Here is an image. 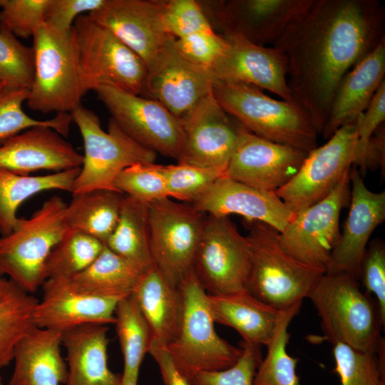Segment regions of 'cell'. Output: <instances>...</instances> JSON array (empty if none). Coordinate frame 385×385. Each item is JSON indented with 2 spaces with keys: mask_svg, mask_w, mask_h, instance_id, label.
I'll use <instances>...</instances> for the list:
<instances>
[{
  "mask_svg": "<svg viewBox=\"0 0 385 385\" xmlns=\"http://www.w3.org/2000/svg\"><path fill=\"white\" fill-rule=\"evenodd\" d=\"M0 385H4V384L2 383V378H1V376H0Z\"/></svg>",
  "mask_w": 385,
  "mask_h": 385,
  "instance_id": "cell-53",
  "label": "cell"
},
{
  "mask_svg": "<svg viewBox=\"0 0 385 385\" xmlns=\"http://www.w3.org/2000/svg\"><path fill=\"white\" fill-rule=\"evenodd\" d=\"M180 122L184 141L178 163L226 170L244 127L223 110L212 92Z\"/></svg>",
  "mask_w": 385,
  "mask_h": 385,
  "instance_id": "cell-15",
  "label": "cell"
},
{
  "mask_svg": "<svg viewBox=\"0 0 385 385\" xmlns=\"http://www.w3.org/2000/svg\"><path fill=\"white\" fill-rule=\"evenodd\" d=\"M49 0H0V27L16 37H33L43 23Z\"/></svg>",
  "mask_w": 385,
  "mask_h": 385,
  "instance_id": "cell-45",
  "label": "cell"
},
{
  "mask_svg": "<svg viewBox=\"0 0 385 385\" xmlns=\"http://www.w3.org/2000/svg\"><path fill=\"white\" fill-rule=\"evenodd\" d=\"M95 91L121 130L146 149L178 160L183 146L181 122L160 102L103 85Z\"/></svg>",
  "mask_w": 385,
  "mask_h": 385,
  "instance_id": "cell-13",
  "label": "cell"
},
{
  "mask_svg": "<svg viewBox=\"0 0 385 385\" xmlns=\"http://www.w3.org/2000/svg\"><path fill=\"white\" fill-rule=\"evenodd\" d=\"M34 76L32 46H25L7 29L0 27V83L29 90Z\"/></svg>",
  "mask_w": 385,
  "mask_h": 385,
  "instance_id": "cell-41",
  "label": "cell"
},
{
  "mask_svg": "<svg viewBox=\"0 0 385 385\" xmlns=\"http://www.w3.org/2000/svg\"><path fill=\"white\" fill-rule=\"evenodd\" d=\"M308 153L261 138L243 128L225 177L275 192L298 172Z\"/></svg>",
  "mask_w": 385,
  "mask_h": 385,
  "instance_id": "cell-19",
  "label": "cell"
},
{
  "mask_svg": "<svg viewBox=\"0 0 385 385\" xmlns=\"http://www.w3.org/2000/svg\"><path fill=\"white\" fill-rule=\"evenodd\" d=\"M114 187L123 195L146 204L169 197L165 177L155 163L126 168L115 178Z\"/></svg>",
  "mask_w": 385,
  "mask_h": 385,
  "instance_id": "cell-42",
  "label": "cell"
},
{
  "mask_svg": "<svg viewBox=\"0 0 385 385\" xmlns=\"http://www.w3.org/2000/svg\"><path fill=\"white\" fill-rule=\"evenodd\" d=\"M301 306L297 304L284 311L273 337L266 346V356L256 370L252 385H299L296 372L298 359L288 354L287 346L290 337L289 325Z\"/></svg>",
  "mask_w": 385,
  "mask_h": 385,
  "instance_id": "cell-36",
  "label": "cell"
},
{
  "mask_svg": "<svg viewBox=\"0 0 385 385\" xmlns=\"http://www.w3.org/2000/svg\"><path fill=\"white\" fill-rule=\"evenodd\" d=\"M148 353L158 364L165 385H192L178 370L165 346L152 339Z\"/></svg>",
  "mask_w": 385,
  "mask_h": 385,
  "instance_id": "cell-50",
  "label": "cell"
},
{
  "mask_svg": "<svg viewBox=\"0 0 385 385\" xmlns=\"http://www.w3.org/2000/svg\"><path fill=\"white\" fill-rule=\"evenodd\" d=\"M72 34L84 96L103 85L144 95L146 66L112 32L86 14L76 19Z\"/></svg>",
  "mask_w": 385,
  "mask_h": 385,
  "instance_id": "cell-7",
  "label": "cell"
},
{
  "mask_svg": "<svg viewBox=\"0 0 385 385\" xmlns=\"http://www.w3.org/2000/svg\"><path fill=\"white\" fill-rule=\"evenodd\" d=\"M207 300L215 322L233 328L244 342L260 346L269 344L285 311L267 304L246 289L207 294Z\"/></svg>",
  "mask_w": 385,
  "mask_h": 385,
  "instance_id": "cell-29",
  "label": "cell"
},
{
  "mask_svg": "<svg viewBox=\"0 0 385 385\" xmlns=\"http://www.w3.org/2000/svg\"><path fill=\"white\" fill-rule=\"evenodd\" d=\"M350 194L349 173L324 198L295 213L279 233L282 248L300 262L326 273L341 237L340 212L349 203Z\"/></svg>",
  "mask_w": 385,
  "mask_h": 385,
  "instance_id": "cell-14",
  "label": "cell"
},
{
  "mask_svg": "<svg viewBox=\"0 0 385 385\" xmlns=\"http://www.w3.org/2000/svg\"><path fill=\"white\" fill-rule=\"evenodd\" d=\"M179 287L184 300L181 326L177 337L165 346L178 370L190 380L199 372L232 366L242 347L232 345L216 332L207 293L192 270Z\"/></svg>",
  "mask_w": 385,
  "mask_h": 385,
  "instance_id": "cell-6",
  "label": "cell"
},
{
  "mask_svg": "<svg viewBox=\"0 0 385 385\" xmlns=\"http://www.w3.org/2000/svg\"><path fill=\"white\" fill-rule=\"evenodd\" d=\"M124 196L120 192L106 189L73 195L66 210L69 228L91 235L105 245L118 223Z\"/></svg>",
  "mask_w": 385,
  "mask_h": 385,
  "instance_id": "cell-33",
  "label": "cell"
},
{
  "mask_svg": "<svg viewBox=\"0 0 385 385\" xmlns=\"http://www.w3.org/2000/svg\"><path fill=\"white\" fill-rule=\"evenodd\" d=\"M207 215L192 205L166 197L148 204L151 255L154 265L179 287L192 270Z\"/></svg>",
  "mask_w": 385,
  "mask_h": 385,
  "instance_id": "cell-10",
  "label": "cell"
},
{
  "mask_svg": "<svg viewBox=\"0 0 385 385\" xmlns=\"http://www.w3.org/2000/svg\"><path fill=\"white\" fill-rule=\"evenodd\" d=\"M313 1L230 0L205 1L201 6L210 9L211 19L222 34H237L265 46L274 43Z\"/></svg>",
  "mask_w": 385,
  "mask_h": 385,
  "instance_id": "cell-16",
  "label": "cell"
},
{
  "mask_svg": "<svg viewBox=\"0 0 385 385\" xmlns=\"http://www.w3.org/2000/svg\"><path fill=\"white\" fill-rule=\"evenodd\" d=\"M191 205L206 215L235 214L247 222H263L279 233L295 216L274 192L258 190L226 177L217 180Z\"/></svg>",
  "mask_w": 385,
  "mask_h": 385,
  "instance_id": "cell-22",
  "label": "cell"
},
{
  "mask_svg": "<svg viewBox=\"0 0 385 385\" xmlns=\"http://www.w3.org/2000/svg\"><path fill=\"white\" fill-rule=\"evenodd\" d=\"M165 0H105L88 14L108 29L143 61L148 68L173 37L163 23Z\"/></svg>",
  "mask_w": 385,
  "mask_h": 385,
  "instance_id": "cell-20",
  "label": "cell"
},
{
  "mask_svg": "<svg viewBox=\"0 0 385 385\" xmlns=\"http://www.w3.org/2000/svg\"><path fill=\"white\" fill-rule=\"evenodd\" d=\"M6 86L4 83H0V90L5 87Z\"/></svg>",
  "mask_w": 385,
  "mask_h": 385,
  "instance_id": "cell-52",
  "label": "cell"
},
{
  "mask_svg": "<svg viewBox=\"0 0 385 385\" xmlns=\"http://www.w3.org/2000/svg\"><path fill=\"white\" fill-rule=\"evenodd\" d=\"M132 294L152 339L167 346L177 337L183 319L184 300L180 287L170 283L153 265L142 273Z\"/></svg>",
  "mask_w": 385,
  "mask_h": 385,
  "instance_id": "cell-28",
  "label": "cell"
},
{
  "mask_svg": "<svg viewBox=\"0 0 385 385\" xmlns=\"http://www.w3.org/2000/svg\"><path fill=\"white\" fill-rule=\"evenodd\" d=\"M242 354L237 361L227 369L202 371L194 375L192 385H252L256 370L261 362V346L242 341Z\"/></svg>",
  "mask_w": 385,
  "mask_h": 385,
  "instance_id": "cell-43",
  "label": "cell"
},
{
  "mask_svg": "<svg viewBox=\"0 0 385 385\" xmlns=\"http://www.w3.org/2000/svg\"><path fill=\"white\" fill-rule=\"evenodd\" d=\"M170 39L148 68L144 95L160 102L180 120L212 92V72L187 61Z\"/></svg>",
  "mask_w": 385,
  "mask_h": 385,
  "instance_id": "cell-17",
  "label": "cell"
},
{
  "mask_svg": "<svg viewBox=\"0 0 385 385\" xmlns=\"http://www.w3.org/2000/svg\"><path fill=\"white\" fill-rule=\"evenodd\" d=\"M212 93L223 110L251 133L309 153L318 133L298 105L275 100L249 83L215 80Z\"/></svg>",
  "mask_w": 385,
  "mask_h": 385,
  "instance_id": "cell-3",
  "label": "cell"
},
{
  "mask_svg": "<svg viewBox=\"0 0 385 385\" xmlns=\"http://www.w3.org/2000/svg\"><path fill=\"white\" fill-rule=\"evenodd\" d=\"M38 300L9 278L0 275V369L13 361L17 344L36 328Z\"/></svg>",
  "mask_w": 385,
  "mask_h": 385,
  "instance_id": "cell-34",
  "label": "cell"
},
{
  "mask_svg": "<svg viewBox=\"0 0 385 385\" xmlns=\"http://www.w3.org/2000/svg\"><path fill=\"white\" fill-rule=\"evenodd\" d=\"M104 2L105 0H49L43 22L58 31L70 32L79 16L98 9Z\"/></svg>",
  "mask_w": 385,
  "mask_h": 385,
  "instance_id": "cell-48",
  "label": "cell"
},
{
  "mask_svg": "<svg viewBox=\"0 0 385 385\" xmlns=\"http://www.w3.org/2000/svg\"><path fill=\"white\" fill-rule=\"evenodd\" d=\"M163 23L167 33L175 39L215 31L200 2L194 0L166 1Z\"/></svg>",
  "mask_w": 385,
  "mask_h": 385,
  "instance_id": "cell-44",
  "label": "cell"
},
{
  "mask_svg": "<svg viewBox=\"0 0 385 385\" xmlns=\"http://www.w3.org/2000/svg\"><path fill=\"white\" fill-rule=\"evenodd\" d=\"M344 273H325L309 298L320 318L324 338L360 352H377L384 345L383 322L376 299Z\"/></svg>",
  "mask_w": 385,
  "mask_h": 385,
  "instance_id": "cell-2",
  "label": "cell"
},
{
  "mask_svg": "<svg viewBox=\"0 0 385 385\" xmlns=\"http://www.w3.org/2000/svg\"><path fill=\"white\" fill-rule=\"evenodd\" d=\"M122 385H138V381L122 379Z\"/></svg>",
  "mask_w": 385,
  "mask_h": 385,
  "instance_id": "cell-51",
  "label": "cell"
},
{
  "mask_svg": "<svg viewBox=\"0 0 385 385\" xmlns=\"http://www.w3.org/2000/svg\"><path fill=\"white\" fill-rule=\"evenodd\" d=\"M376 0H314L273 43L285 55L294 98L322 133L344 76L384 36Z\"/></svg>",
  "mask_w": 385,
  "mask_h": 385,
  "instance_id": "cell-1",
  "label": "cell"
},
{
  "mask_svg": "<svg viewBox=\"0 0 385 385\" xmlns=\"http://www.w3.org/2000/svg\"><path fill=\"white\" fill-rule=\"evenodd\" d=\"M141 274L142 272L105 245L86 269L67 279L79 292L120 299L133 294Z\"/></svg>",
  "mask_w": 385,
  "mask_h": 385,
  "instance_id": "cell-31",
  "label": "cell"
},
{
  "mask_svg": "<svg viewBox=\"0 0 385 385\" xmlns=\"http://www.w3.org/2000/svg\"><path fill=\"white\" fill-rule=\"evenodd\" d=\"M221 35L225 47L212 68L215 80L252 84L299 106L289 86L287 61L280 49L256 44L237 34Z\"/></svg>",
  "mask_w": 385,
  "mask_h": 385,
  "instance_id": "cell-18",
  "label": "cell"
},
{
  "mask_svg": "<svg viewBox=\"0 0 385 385\" xmlns=\"http://www.w3.org/2000/svg\"><path fill=\"white\" fill-rule=\"evenodd\" d=\"M333 345L334 371L341 385H385L384 345L377 352H360L342 343Z\"/></svg>",
  "mask_w": 385,
  "mask_h": 385,
  "instance_id": "cell-39",
  "label": "cell"
},
{
  "mask_svg": "<svg viewBox=\"0 0 385 385\" xmlns=\"http://www.w3.org/2000/svg\"><path fill=\"white\" fill-rule=\"evenodd\" d=\"M359 279L364 291L375 296L385 323V245L382 240L375 238L368 243L361 262Z\"/></svg>",
  "mask_w": 385,
  "mask_h": 385,
  "instance_id": "cell-46",
  "label": "cell"
},
{
  "mask_svg": "<svg viewBox=\"0 0 385 385\" xmlns=\"http://www.w3.org/2000/svg\"><path fill=\"white\" fill-rule=\"evenodd\" d=\"M43 296L34 314L36 327L66 332L86 324L115 322L119 299L88 294L75 289L67 278H51L41 286Z\"/></svg>",
  "mask_w": 385,
  "mask_h": 385,
  "instance_id": "cell-23",
  "label": "cell"
},
{
  "mask_svg": "<svg viewBox=\"0 0 385 385\" xmlns=\"http://www.w3.org/2000/svg\"><path fill=\"white\" fill-rule=\"evenodd\" d=\"M385 37L344 76L334 97L322 134L329 138L340 127L356 121L384 81Z\"/></svg>",
  "mask_w": 385,
  "mask_h": 385,
  "instance_id": "cell-25",
  "label": "cell"
},
{
  "mask_svg": "<svg viewBox=\"0 0 385 385\" xmlns=\"http://www.w3.org/2000/svg\"><path fill=\"white\" fill-rule=\"evenodd\" d=\"M246 223L250 255L246 290L279 310L302 304L325 272L287 254L273 227L260 222Z\"/></svg>",
  "mask_w": 385,
  "mask_h": 385,
  "instance_id": "cell-4",
  "label": "cell"
},
{
  "mask_svg": "<svg viewBox=\"0 0 385 385\" xmlns=\"http://www.w3.org/2000/svg\"><path fill=\"white\" fill-rule=\"evenodd\" d=\"M71 115L84 145L73 195L101 189L117 191L114 181L124 169L137 163H154L156 153L134 141L111 118L106 132L98 115L81 104Z\"/></svg>",
  "mask_w": 385,
  "mask_h": 385,
  "instance_id": "cell-9",
  "label": "cell"
},
{
  "mask_svg": "<svg viewBox=\"0 0 385 385\" xmlns=\"http://www.w3.org/2000/svg\"><path fill=\"white\" fill-rule=\"evenodd\" d=\"M81 168L46 175H21L0 168V234L6 235L15 227L19 206L33 195L51 190L72 193Z\"/></svg>",
  "mask_w": 385,
  "mask_h": 385,
  "instance_id": "cell-30",
  "label": "cell"
},
{
  "mask_svg": "<svg viewBox=\"0 0 385 385\" xmlns=\"http://www.w3.org/2000/svg\"><path fill=\"white\" fill-rule=\"evenodd\" d=\"M67 204L58 195L45 201L29 218H19L14 230L0 237V275L31 294L46 281L45 262L70 228Z\"/></svg>",
  "mask_w": 385,
  "mask_h": 385,
  "instance_id": "cell-5",
  "label": "cell"
},
{
  "mask_svg": "<svg viewBox=\"0 0 385 385\" xmlns=\"http://www.w3.org/2000/svg\"><path fill=\"white\" fill-rule=\"evenodd\" d=\"M385 119V81L382 82L370 103L357 120V142L354 165L361 167L371 138Z\"/></svg>",
  "mask_w": 385,
  "mask_h": 385,
  "instance_id": "cell-49",
  "label": "cell"
},
{
  "mask_svg": "<svg viewBox=\"0 0 385 385\" xmlns=\"http://www.w3.org/2000/svg\"><path fill=\"white\" fill-rule=\"evenodd\" d=\"M32 38L34 76L27 106L44 114L71 113L84 96L72 30L60 32L43 22Z\"/></svg>",
  "mask_w": 385,
  "mask_h": 385,
  "instance_id": "cell-8",
  "label": "cell"
},
{
  "mask_svg": "<svg viewBox=\"0 0 385 385\" xmlns=\"http://www.w3.org/2000/svg\"><path fill=\"white\" fill-rule=\"evenodd\" d=\"M249 245L227 216L207 215L192 271L208 294L246 289Z\"/></svg>",
  "mask_w": 385,
  "mask_h": 385,
  "instance_id": "cell-11",
  "label": "cell"
},
{
  "mask_svg": "<svg viewBox=\"0 0 385 385\" xmlns=\"http://www.w3.org/2000/svg\"><path fill=\"white\" fill-rule=\"evenodd\" d=\"M174 45L187 61L212 71L225 49V41L215 31H202L175 38Z\"/></svg>",
  "mask_w": 385,
  "mask_h": 385,
  "instance_id": "cell-47",
  "label": "cell"
},
{
  "mask_svg": "<svg viewBox=\"0 0 385 385\" xmlns=\"http://www.w3.org/2000/svg\"><path fill=\"white\" fill-rule=\"evenodd\" d=\"M105 245L142 273L153 267L148 204L125 195L118 223Z\"/></svg>",
  "mask_w": 385,
  "mask_h": 385,
  "instance_id": "cell-32",
  "label": "cell"
},
{
  "mask_svg": "<svg viewBox=\"0 0 385 385\" xmlns=\"http://www.w3.org/2000/svg\"><path fill=\"white\" fill-rule=\"evenodd\" d=\"M25 88L5 86L0 90V145L15 135L32 128L48 127L62 136L68 134L73 122L71 113H58L47 120H37L22 108L29 96Z\"/></svg>",
  "mask_w": 385,
  "mask_h": 385,
  "instance_id": "cell-38",
  "label": "cell"
},
{
  "mask_svg": "<svg viewBox=\"0 0 385 385\" xmlns=\"http://www.w3.org/2000/svg\"><path fill=\"white\" fill-rule=\"evenodd\" d=\"M357 120L309 151L297 174L274 192L294 213L324 198L349 173L356 158Z\"/></svg>",
  "mask_w": 385,
  "mask_h": 385,
  "instance_id": "cell-12",
  "label": "cell"
},
{
  "mask_svg": "<svg viewBox=\"0 0 385 385\" xmlns=\"http://www.w3.org/2000/svg\"><path fill=\"white\" fill-rule=\"evenodd\" d=\"M105 245L84 232L70 230L53 247L44 265L45 280L71 278L86 269L100 255Z\"/></svg>",
  "mask_w": 385,
  "mask_h": 385,
  "instance_id": "cell-37",
  "label": "cell"
},
{
  "mask_svg": "<svg viewBox=\"0 0 385 385\" xmlns=\"http://www.w3.org/2000/svg\"><path fill=\"white\" fill-rule=\"evenodd\" d=\"M171 199L192 203L217 180L225 177V169L188 164L159 165Z\"/></svg>",
  "mask_w": 385,
  "mask_h": 385,
  "instance_id": "cell-40",
  "label": "cell"
},
{
  "mask_svg": "<svg viewBox=\"0 0 385 385\" xmlns=\"http://www.w3.org/2000/svg\"><path fill=\"white\" fill-rule=\"evenodd\" d=\"M115 331L123 356V380L138 381L140 368L152 340L149 326L133 294L118 300Z\"/></svg>",
  "mask_w": 385,
  "mask_h": 385,
  "instance_id": "cell-35",
  "label": "cell"
},
{
  "mask_svg": "<svg viewBox=\"0 0 385 385\" xmlns=\"http://www.w3.org/2000/svg\"><path fill=\"white\" fill-rule=\"evenodd\" d=\"M349 212L326 273L348 274L359 280L361 262L369 238L385 220V192L369 190L356 167L349 171Z\"/></svg>",
  "mask_w": 385,
  "mask_h": 385,
  "instance_id": "cell-21",
  "label": "cell"
},
{
  "mask_svg": "<svg viewBox=\"0 0 385 385\" xmlns=\"http://www.w3.org/2000/svg\"><path fill=\"white\" fill-rule=\"evenodd\" d=\"M83 155L61 135L48 127H35L0 145V168L21 175L46 170L59 172L81 168Z\"/></svg>",
  "mask_w": 385,
  "mask_h": 385,
  "instance_id": "cell-24",
  "label": "cell"
},
{
  "mask_svg": "<svg viewBox=\"0 0 385 385\" xmlns=\"http://www.w3.org/2000/svg\"><path fill=\"white\" fill-rule=\"evenodd\" d=\"M108 327L86 324L62 333L67 352L66 385H122L108 364Z\"/></svg>",
  "mask_w": 385,
  "mask_h": 385,
  "instance_id": "cell-26",
  "label": "cell"
},
{
  "mask_svg": "<svg viewBox=\"0 0 385 385\" xmlns=\"http://www.w3.org/2000/svg\"><path fill=\"white\" fill-rule=\"evenodd\" d=\"M62 332L36 327L17 344L8 385L66 384L68 367L61 351Z\"/></svg>",
  "mask_w": 385,
  "mask_h": 385,
  "instance_id": "cell-27",
  "label": "cell"
}]
</instances>
